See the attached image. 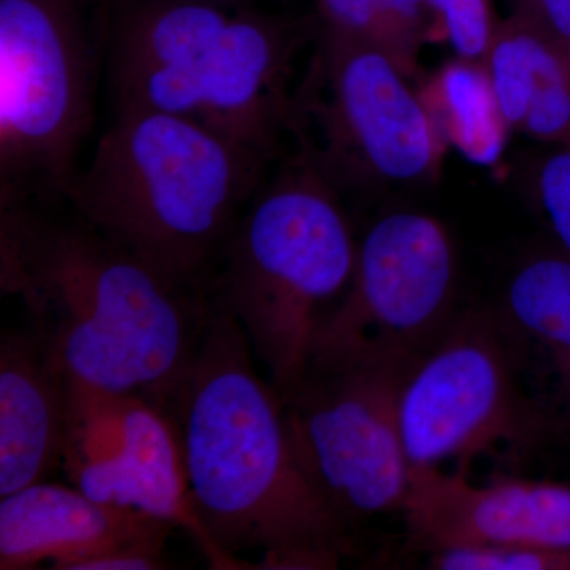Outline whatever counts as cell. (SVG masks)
I'll return each mask as SVG.
<instances>
[{"instance_id":"6da1fadb","label":"cell","mask_w":570,"mask_h":570,"mask_svg":"<svg viewBox=\"0 0 570 570\" xmlns=\"http://www.w3.org/2000/svg\"><path fill=\"white\" fill-rule=\"evenodd\" d=\"M214 302V299H213ZM242 326L214 302L197 351L160 397L198 519L245 569H336L351 527L302 463L283 397Z\"/></svg>"},{"instance_id":"7a4b0ae2","label":"cell","mask_w":570,"mask_h":570,"mask_svg":"<svg viewBox=\"0 0 570 570\" xmlns=\"http://www.w3.org/2000/svg\"><path fill=\"white\" fill-rule=\"evenodd\" d=\"M0 288L67 376L153 404L214 313L208 287L163 275L66 204L0 205Z\"/></svg>"},{"instance_id":"3957f363","label":"cell","mask_w":570,"mask_h":570,"mask_svg":"<svg viewBox=\"0 0 570 570\" xmlns=\"http://www.w3.org/2000/svg\"><path fill=\"white\" fill-rule=\"evenodd\" d=\"M100 9L112 111L193 119L275 160L313 21L242 0H102Z\"/></svg>"},{"instance_id":"277c9868","label":"cell","mask_w":570,"mask_h":570,"mask_svg":"<svg viewBox=\"0 0 570 570\" xmlns=\"http://www.w3.org/2000/svg\"><path fill=\"white\" fill-rule=\"evenodd\" d=\"M272 164L193 119L116 110L63 204L163 275L209 288Z\"/></svg>"},{"instance_id":"5b68a950","label":"cell","mask_w":570,"mask_h":570,"mask_svg":"<svg viewBox=\"0 0 570 570\" xmlns=\"http://www.w3.org/2000/svg\"><path fill=\"white\" fill-rule=\"evenodd\" d=\"M343 197L295 153L250 198L209 281L281 397L305 377L318 330L356 261Z\"/></svg>"},{"instance_id":"8992f818","label":"cell","mask_w":570,"mask_h":570,"mask_svg":"<svg viewBox=\"0 0 570 570\" xmlns=\"http://www.w3.org/2000/svg\"><path fill=\"white\" fill-rule=\"evenodd\" d=\"M102 0H0V205H62L105 77Z\"/></svg>"},{"instance_id":"52a82bcc","label":"cell","mask_w":570,"mask_h":570,"mask_svg":"<svg viewBox=\"0 0 570 570\" xmlns=\"http://www.w3.org/2000/svg\"><path fill=\"white\" fill-rule=\"evenodd\" d=\"M314 41L288 118L295 153L341 197L433 181L448 142L411 75L373 48Z\"/></svg>"},{"instance_id":"ba28073f","label":"cell","mask_w":570,"mask_h":570,"mask_svg":"<svg viewBox=\"0 0 570 570\" xmlns=\"http://www.w3.org/2000/svg\"><path fill=\"white\" fill-rule=\"evenodd\" d=\"M409 367L365 356L317 360L283 397L302 463L348 527L403 508L411 464L400 392Z\"/></svg>"},{"instance_id":"9c48e42d","label":"cell","mask_w":570,"mask_h":570,"mask_svg":"<svg viewBox=\"0 0 570 570\" xmlns=\"http://www.w3.org/2000/svg\"><path fill=\"white\" fill-rule=\"evenodd\" d=\"M504 318L456 313L409 367L400 425L411 468H441L499 445H530L546 428L523 395Z\"/></svg>"},{"instance_id":"30bf717a","label":"cell","mask_w":570,"mask_h":570,"mask_svg":"<svg viewBox=\"0 0 570 570\" xmlns=\"http://www.w3.org/2000/svg\"><path fill=\"white\" fill-rule=\"evenodd\" d=\"M459 261L426 213L379 217L356 246L354 275L318 330L311 362L365 356L412 365L456 316Z\"/></svg>"},{"instance_id":"8fae6325","label":"cell","mask_w":570,"mask_h":570,"mask_svg":"<svg viewBox=\"0 0 570 570\" xmlns=\"http://www.w3.org/2000/svg\"><path fill=\"white\" fill-rule=\"evenodd\" d=\"M62 471L97 501L126 505L179 528L216 570H245L220 551L195 512L181 453L164 412L145 397L71 379Z\"/></svg>"},{"instance_id":"7c38bea8","label":"cell","mask_w":570,"mask_h":570,"mask_svg":"<svg viewBox=\"0 0 570 570\" xmlns=\"http://www.w3.org/2000/svg\"><path fill=\"white\" fill-rule=\"evenodd\" d=\"M176 528L141 510L97 501L77 487L36 483L0 498V569H170Z\"/></svg>"},{"instance_id":"4fadbf2b","label":"cell","mask_w":570,"mask_h":570,"mask_svg":"<svg viewBox=\"0 0 570 570\" xmlns=\"http://www.w3.org/2000/svg\"><path fill=\"white\" fill-rule=\"evenodd\" d=\"M401 513L420 549L570 547V485L502 478L469 482L464 469L411 468Z\"/></svg>"},{"instance_id":"5bb4252c","label":"cell","mask_w":570,"mask_h":570,"mask_svg":"<svg viewBox=\"0 0 570 570\" xmlns=\"http://www.w3.org/2000/svg\"><path fill=\"white\" fill-rule=\"evenodd\" d=\"M71 379L29 325L0 337V498L62 469Z\"/></svg>"},{"instance_id":"9a60e30c","label":"cell","mask_w":570,"mask_h":570,"mask_svg":"<svg viewBox=\"0 0 570 570\" xmlns=\"http://www.w3.org/2000/svg\"><path fill=\"white\" fill-rule=\"evenodd\" d=\"M510 132L570 145V58L527 18L499 21L482 62Z\"/></svg>"},{"instance_id":"2e32d148","label":"cell","mask_w":570,"mask_h":570,"mask_svg":"<svg viewBox=\"0 0 570 570\" xmlns=\"http://www.w3.org/2000/svg\"><path fill=\"white\" fill-rule=\"evenodd\" d=\"M502 318L546 352L570 409V255L557 247L524 258L510 276Z\"/></svg>"},{"instance_id":"e0dca14e","label":"cell","mask_w":570,"mask_h":570,"mask_svg":"<svg viewBox=\"0 0 570 570\" xmlns=\"http://www.w3.org/2000/svg\"><path fill=\"white\" fill-rule=\"evenodd\" d=\"M448 145L479 164L501 156L510 132L482 63L456 58L420 89Z\"/></svg>"},{"instance_id":"ac0fdd59","label":"cell","mask_w":570,"mask_h":570,"mask_svg":"<svg viewBox=\"0 0 570 570\" xmlns=\"http://www.w3.org/2000/svg\"><path fill=\"white\" fill-rule=\"evenodd\" d=\"M314 36L382 51L414 78L434 29L426 0H313Z\"/></svg>"},{"instance_id":"d6986e66","label":"cell","mask_w":570,"mask_h":570,"mask_svg":"<svg viewBox=\"0 0 570 570\" xmlns=\"http://www.w3.org/2000/svg\"><path fill=\"white\" fill-rule=\"evenodd\" d=\"M434 29L449 41L456 58L483 62L499 26L493 0H426Z\"/></svg>"},{"instance_id":"ffe728a7","label":"cell","mask_w":570,"mask_h":570,"mask_svg":"<svg viewBox=\"0 0 570 570\" xmlns=\"http://www.w3.org/2000/svg\"><path fill=\"white\" fill-rule=\"evenodd\" d=\"M439 570H570V547H489L436 551Z\"/></svg>"},{"instance_id":"44dd1931","label":"cell","mask_w":570,"mask_h":570,"mask_svg":"<svg viewBox=\"0 0 570 570\" xmlns=\"http://www.w3.org/2000/svg\"><path fill=\"white\" fill-rule=\"evenodd\" d=\"M534 194L558 247L570 255V145L553 146L540 160Z\"/></svg>"},{"instance_id":"7402d4cb","label":"cell","mask_w":570,"mask_h":570,"mask_svg":"<svg viewBox=\"0 0 570 570\" xmlns=\"http://www.w3.org/2000/svg\"><path fill=\"white\" fill-rule=\"evenodd\" d=\"M549 36L570 58V0H513V10Z\"/></svg>"},{"instance_id":"603a6c76","label":"cell","mask_w":570,"mask_h":570,"mask_svg":"<svg viewBox=\"0 0 570 570\" xmlns=\"http://www.w3.org/2000/svg\"><path fill=\"white\" fill-rule=\"evenodd\" d=\"M242 2H255V0H242Z\"/></svg>"}]
</instances>
